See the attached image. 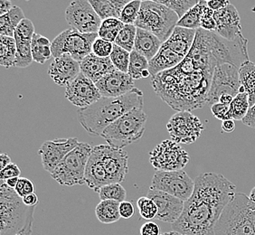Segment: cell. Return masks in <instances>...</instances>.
Here are the masks:
<instances>
[{
  "mask_svg": "<svg viewBox=\"0 0 255 235\" xmlns=\"http://www.w3.org/2000/svg\"><path fill=\"white\" fill-rule=\"evenodd\" d=\"M236 185L221 174L199 175L180 218L172 225L173 231L181 235H216V225L236 196Z\"/></svg>",
  "mask_w": 255,
  "mask_h": 235,
  "instance_id": "1",
  "label": "cell"
},
{
  "mask_svg": "<svg viewBox=\"0 0 255 235\" xmlns=\"http://www.w3.org/2000/svg\"><path fill=\"white\" fill-rule=\"evenodd\" d=\"M213 74L187 56L175 68L153 77L152 86L157 96L177 113L191 112L206 104Z\"/></svg>",
  "mask_w": 255,
  "mask_h": 235,
  "instance_id": "2",
  "label": "cell"
},
{
  "mask_svg": "<svg viewBox=\"0 0 255 235\" xmlns=\"http://www.w3.org/2000/svg\"><path fill=\"white\" fill-rule=\"evenodd\" d=\"M142 91L137 88L119 98L102 97L86 108L78 109L77 116L82 127L87 132L101 136L104 129L133 109H143Z\"/></svg>",
  "mask_w": 255,
  "mask_h": 235,
  "instance_id": "3",
  "label": "cell"
},
{
  "mask_svg": "<svg viewBox=\"0 0 255 235\" xmlns=\"http://www.w3.org/2000/svg\"><path fill=\"white\" fill-rule=\"evenodd\" d=\"M34 208L25 206L15 190L6 186L5 181H1V235H32Z\"/></svg>",
  "mask_w": 255,
  "mask_h": 235,
  "instance_id": "4",
  "label": "cell"
},
{
  "mask_svg": "<svg viewBox=\"0 0 255 235\" xmlns=\"http://www.w3.org/2000/svg\"><path fill=\"white\" fill-rule=\"evenodd\" d=\"M255 203L245 194H236L222 213L216 227V235H255L253 211Z\"/></svg>",
  "mask_w": 255,
  "mask_h": 235,
  "instance_id": "5",
  "label": "cell"
},
{
  "mask_svg": "<svg viewBox=\"0 0 255 235\" xmlns=\"http://www.w3.org/2000/svg\"><path fill=\"white\" fill-rule=\"evenodd\" d=\"M147 118L142 109H133L106 127L101 137L109 146L123 149L141 138L145 132Z\"/></svg>",
  "mask_w": 255,
  "mask_h": 235,
  "instance_id": "6",
  "label": "cell"
},
{
  "mask_svg": "<svg viewBox=\"0 0 255 235\" xmlns=\"http://www.w3.org/2000/svg\"><path fill=\"white\" fill-rule=\"evenodd\" d=\"M178 20L174 11L157 1H142L134 25L152 33L165 43L177 27Z\"/></svg>",
  "mask_w": 255,
  "mask_h": 235,
  "instance_id": "7",
  "label": "cell"
},
{
  "mask_svg": "<svg viewBox=\"0 0 255 235\" xmlns=\"http://www.w3.org/2000/svg\"><path fill=\"white\" fill-rule=\"evenodd\" d=\"M93 149L94 147L88 143H79L78 146L70 152L50 174L53 179L61 186L84 185L85 168Z\"/></svg>",
  "mask_w": 255,
  "mask_h": 235,
  "instance_id": "8",
  "label": "cell"
},
{
  "mask_svg": "<svg viewBox=\"0 0 255 235\" xmlns=\"http://www.w3.org/2000/svg\"><path fill=\"white\" fill-rule=\"evenodd\" d=\"M98 37V34H82L74 28L65 30L52 42L53 57L57 58L64 54H68L81 63L93 53V44Z\"/></svg>",
  "mask_w": 255,
  "mask_h": 235,
  "instance_id": "9",
  "label": "cell"
},
{
  "mask_svg": "<svg viewBox=\"0 0 255 235\" xmlns=\"http://www.w3.org/2000/svg\"><path fill=\"white\" fill-rule=\"evenodd\" d=\"M190 157L183 147L173 140H164L149 153V161L157 171L183 170Z\"/></svg>",
  "mask_w": 255,
  "mask_h": 235,
  "instance_id": "10",
  "label": "cell"
},
{
  "mask_svg": "<svg viewBox=\"0 0 255 235\" xmlns=\"http://www.w3.org/2000/svg\"><path fill=\"white\" fill-rule=\"evenodd\" d=\"M149 189L165 192L186 202L195 190V180L184 170L157 171L153 176Z\"/></svg>",
  "mask_w": 255,
  "mask_h": 235,
  "instance_id": "11",
  "label": "cell"
},
{
  "mask_svg": "<svg viewBox=\"0 0 255 235\" xmlns=\"http://www.w3.org/2000/svg\"><path fill=\"white\" fill-rule=\"evenodd\" d=\"M240 87L239 68L228 64L216 66L213 74L210 90L207 94L206 104L212 106L219 103V99L225 94L236 97L239 94Z\"/></svg>",
  "mask_w": 255,
  "mask_h": 235,
  "instance_id": "12",
  "label": "cell"
},
{
  "mask_svg": "<svg viewBox=\"0 0 255 235\" xmlns=\"http://www.w3.org/2000/svg\"><path fill=\"white\" fill-rule=\"evenodd\" d=\"M167 128L174 142L192 144L201 136L205 126L191 112H179L170 118Z\"/></svg>",
  "mask_w": 255,
  "mask_h": 235,
  "instance_id": "13",
  "label": "cell"
},
{
  "mask_svg": "<svg viewBox=\"0 0 255 235\" xmlns=\"http://www.w3.org/2000/svg\"><path fill=\"white\" fill-rule=\"evenodd\" d=\"M65 19L71 28L82 34H98L103 20L89 0H75L65 10Z\"/></svg>",
  "mask_w": 255,
  "mask_h": 235,
  "instance_id": "14",
  "label": "cell"
},
{
  "mask_svg": "<svg viewBox=\"0 0 255 235\" xmlns=\"http://www.w3.org/2000/svg\"><path fill=\"white\" fill-rule=\"evenodd\" d=\"M65 87V98L79 109L89 107L103 97L96 84L82 73Z\"/></svg>",
  "mask_w": 255,
  "mask_h": 235,
  "instance_id": "15",
  "label": "cell"
},
{
  "mask_svg": "<svg viewBox=\"0 0 255 235\" xmlns=\"http://www.w3.org/2000/svg\"><path fill=\"white\" fill-rule=\"evenodd\" d=\"M102 158L111 184H120L125 179L128 171V156L124 149H118L109 145L95 146Z\"/></svg>",
  "mask_w": 255,
  "mask_h": 235,
  "instance_id": "16",
  "label": "cell"
},
{
  "mask_svg": "<svg viewBox=\"0 0 255 235\" xmlns=\"http://www.w3.org/2000/svg\"><path fill=\"white\" fill-rule=\"evenodd\" d=\"M76 137L56 138L42 144L39 153L44 170L52 174L64 157L79 145Z\"/></svg>",
  "mask_w": 255,
  "mask_h": 235,
  "instance_id": "17",
  "label": "cell"
},
{
  "mask_svg": "<svg viewBox=\"0 0 255 235\" xmlns=\"http://www.w3.org/2000/svg\"><path fill=\"white\" fill-rule=\"evenodd\" d=\"M147 196L157 205V214L155 219L173 225L180 218L185 202L165 192L154 189H149Z\"/></svg>",
  "mask_w": 255,
  "mask_h": 235,
  "instance_id": "18",
  "label": "cell"
},
{
  "mask_svg": "<svg viewBox=\"0 0 255 235\" xmlns=\"http://www.w3.org/2000/svg\"><path fill=\"white\" fill-rule=\"evenodd\" d=\"M95 84L102 96L106 98L122 97L135 88L134 80L128 74L118 70L107 74Z\"/></svg>",
  "mask_w": 255,
  "mask_h": 235,
  "instance_id": "19",
  "label": "cell"
},
{
  "mask_svg": "<svg viewBox=\"0 0 255 235\" xmlns=\"http://www.w3.org/2000/svg\"><path fill=\"white\" fill-rule=\"evenodd\" d=\"M214 18L216 23V33L223 38L233 41L242 34L240 15L235 5L229 4L223 9L215 11Z\"/></svg>",
  "mask_w": 255,
  "mask_h": 235,
  "instance_id": "20",
  "label": "cell"
},
{
  "mask_svg": "<svg viewBox=\"0 0 255 235\" xmlns=\"http://www.w3.org/2000/svg\"><path fill=\"white\" fill-rule=\"evenodd\" d=\"M80 74V63L68 54L54 58L48 68L50 77L59 86H67Z\"/></svg>",
  "mask_w": 255,
  "mask_h": 235,
  "instance_id": "21",
  "label": "cell"
},
{
  "mask_svg": "<svg viewBox=\"0 0 255 235\" xmlns=\"http://www.w3.org/2000/svg\"><path fill=\"white\" fill-rule=\"evenodd\" d=\"M84 180L89 188L93 189L96 193L103 186L111 184L101 156L95 147H94L85 168Z\"/></svg>",
  "mask_w": 255,
  "mask_h": 235,
  "instance_id": "22",
  "label": "cell"
},
{
  "mask_svg": "<svg viewBox=\"0 0 255 235\" xmlns=\"http://www.w3.org/2000/svg\"><path fill=\"white\" fill-rule=\"evenodd\" d=\"M80 66L81 73L92 80L94 84L98 83L104 76L116 70L110 57L102 58L93 53L80 63Z\"/></svg>",
  "mask_w": 255,
  "mask_h": 235,
  "instance_id": "23",
  "label": "cell"
},
{
  "mask_svg": "<svg viewBox=\"0 0 255 235\" xmlns=\"http://www.w3.org/2000/svg\"><path fill=\"white\" fill-rule=\"evenodd\" d=\"M196 30L187 29L177 26L172 33L171 36L163 44L181 56L182 58L185 59L191 50L196 38Z\"/></svg>",
  "mask_w": 255,
  "mask_h": 235,
  "instance_id": "24",
  "label": "cell"
},
{
  "mask_svg": "<svg viewBox=\"0 0 255 235\" xmlns=\"http://www.w3.org/2000/svg\"><path fill=\"white\" fill-rule=\"evenodd\" d=\"M184 59L181 56H179L171 49H169L167 45L163 44L157 55L149 61L148 70L150 72V75L153 78L160 73L175 68Z\"/></svg>",
  "mask_w": 255,
  "mask_h": 235,
  "instance_id": "25",
  "label": "cell"
},
{
  "mask_svg": "<svg viewBox=\"0 0 255 235\" xmlns=\"http://www.w3.org/2000/svg\"><path fill=\"white\" fill-rule=\"evenodd\" d=\"M162 44L163 43L155 34L146 30L137 28V35L133 51H136L150 61L157 55L161 48Z\"/></svg>",
  "mask_w": 255,
  "mask_h": 235,
  "instance_id": "26",
  "label": "cell"
},
{
  "mask_svg": "<svg viewBox=\"0 0 255 235\" xmlns=\"http://www.w3.org/2000/svg\"><path fill=\"white\" fill-rule=\"evenodd\" d=\"M95 12L103 20L109 18H120L124 6L129 2L128 0H89Z\"/></svg>",
  "mask_w": 255,
  "mask_h": 235,
  "instance_id": "27",
  "label": "cell"
},
{
  "mask_svg": "<svg viewBox=\"0 0 255 235\" xmlns=\"http://www.w3.org/2000/svg\"><path fill=\"white\" fill-rule=\"evenodd\" d=\"M241 86L248 95L251 107L255 104V64L247 61L239 69Z\"/></svg>",
  "mask_w": 255,
  "mask_h": 235,
  "instance_id": "28",
  "label": "cell"
},
{
  "mask_svg": "<svg viewBox=\"0 0 255 235\" xmlns=\"http://www.w3.org/2000/svg\"><path fill=\"white\" fill-rule=\"evenodd\" d=\"M25 18L23 10L19 6L14 5L8 13L0 16V35L14 37L16 27Z\"/></svg>",
  "mask_w": 255,
  "mask_h": 235,
  "instance_id": "29",
  "label": "cell"
},
{
  "mask_svg": "<svg viewBox=\"0 0 255 235\" xmlns=\"http://www.w3.org/2000/svg\"><path fill=\"white\" fill-rule=\"evenodd\" d=\"M119 202L105 200L101 201L95 208L96 217L102 224L111 225L118 222L122 217L120 214Z\"/></svg>",
  "mask_w": 255,
  "mask_h": 235,
  "instance_id": "30",
  "label": "cell"
},
{
  "mask_svg": "<svg viewBox=\"0 0 255 235\" xmlns=\"http://www.w3.org/2000/svg\"><path fill=\"white\" fill-rule=\"evenodd\" d=\"M51 45L52 43L48 38L43 36L42 34L35 33L31 44L32 55L34 62L40 64H44L47 60H49L51 56H53Z\"/></svg>",
  "mask_w": 255,
  "mask_h": 235,
  "instance_id": "31",
  "label": "cell"
},
{
  "mask_svg": "<svg viewBox=\"0 0 255 235\" xmlns=\"http://www.w3.org/2000/svg\"><path fill=\"white\" fill-rule=\"evenodd\" d=\"M207 5V1H198L193 8L189 10L186 15L178 20L177 26L187 29L198 30L201 28L202 15L204 9Z\"/></svg>",
  "mask_w": 255,
  "mask_h": 235,
  "instance_id": "32",
  "label": "cell"
},
{
  "mask_svg": "<svg viewBox=\"0 0 255 235\" xmlns=\"http://www.w3.org/2000/svg\"><path fill=\"white\" fill-rule=\"evenodd\" d=\"M16 43L14 37L0 36V64L5 68L15 66Z\"/></svg>",
  "mask_w": 255,
  "mask_h": 235,
  "instance_id": "33",
  "label": "cell"
},
{
  "mask_svg": "<svg viewBox=\"0 0 255 235\" xmlns=\"http://www.w3.org/2000/svg\"><path fill=\"white\" fill-rule=\"evenodd\" d=\"M248 95L245 93H239L236 96L229 105V112L226 114V119L243 120L250 110Z\"/></svg>",
  "mask_w": 255,
  "mask_h": 235,
  "instance_id": "34",
  "label": "cell"
},
{
  "mask_svg": "<svg viewBox=\"0 0 255 235\" xmlns=\"http://www.w3.org/2000/svg\"><path fill=\"white\" fill-rule=\"evenodd\" d=\"M124 25L123 22L117 18L103 20L98 31L99 37L114 44Z\"/></svg>",
  "mask_w": 255,
  "mask_h": 235,
  "instance_id": "35",
  "label": "cell"
},
{
  "mask_svg": "<svg viewBox=\"0 0 255 235\" xmlns=\"http://www.w3.org/2000/svg\"><path fill=\"white\" fill-rule=\"evenodd\" d=\"M16 43V57L15 67L26 68L33 63L32 40L15 39Z\"/></svg>",
  "mask_w": 255,
  "mask_h": 235,
  "instance_id": "36",
  "label": "cell"
},
{
  "mask_svg": "<svg viewBox=\"0 0 255 235\" xmlns=\"http://www.w3.org/2000/svg\"><path fill=\"white\" fill-rule=\"evenodd\" d=\"M149 69V61L136 51L130 53V60L128 65V74L133 80H141L142 74L146 70Z\"/></svg>",
  "mask_w": 255,
  "mask_h": 235,
  "instance_id": "37",
  "label": "cell"
},
{
  "mask_svg": "<svg viewBox=\"0 0 255 235\" xmlns=\"http://www.w3.org/2000/svg\"><path fill=\"white\" fill-rule=\"evenodd\" d=\"M97 193L101 201L112 200L123 203L127 196V192L121 184H110L102 187Z\"/></svg>",
  "mask_w": 255,
  "mask_h": 235,
  "instance_id": "38",
  "label": "cell"
},
{
  "mask_svg": "<svg viewBox=\"0 0 255 235\" xmlns=\"http://www.w3.org/2000/svg\"><path fill=\"white\" fill-rule=\"evenodd\" d=\"M136 35H137V27L135 25H125L122 31L120 32L114 44L131 53L134 50Z\"/></svg>",
  "mask_w": 255,
  "mask_h": 235,
  "instance_id": "39",
  "label": "cell"
},
{
  "mask_svg": "<svg viewBox=\"0 0 255 235\" xmlns=\"http://www.w3.org/2000/svg\"><path fill=\"white\" fill-rule=\"evenodd\" d=\"M110 59L112 61L114 67L120 72L128 74L129 60H130V53L128 52L118 45L114 44L113 51L110 55Z\"/></svg>",
  "mask_w": 255,
  "mask_h": 235,
  "instance_id": "40",
  "label": "cell"
},
{
  "mask_svg": "<svg viewBox=\"0 0 255 235\" xmlns=\"http://www.w3.org/2000/svg\"><path fill=\"white\" fill-rule=\"evenodd\" d=\"M157 1L162 5L170 8L172 11H174L179 17V19L198 3V1L196 0H165V1L157 0Z\"/></svg>",
  "mask_w": 255,
  "mask_h": 235,
  "instance_id": "41",
  "label": "cell"
},
{
  "mask_svg": "<svg viewBox=\"0 0 255 235\" xmlns=\"http://www.w3.org/2000/svg\"><path fill=\"white\" fill-rule=\"evenodd\" d=\"M141 2L139 0L129 1L127 5L124 6L120 18L124 25H134L137 18V15L140 10Z\"/></svg>",
  "mask_w": 255,
  "mask_h": 235,
  "instance_id": "42",
  "label": "cell"
},
{
  "mask_svg": "<svg viewBox=\"0 0 255 235\" xmlns=\"http://www.w3.org/2000/svg\"><path fill=\"white\" fill-rule=\"evenodd\" d=\"M137 209L145 220L155 219L157 214V206L152 199L147 196H142L137 201Z\"/></svg>",
  "mask_w": 255,
  "mask_h": 235,
  "instance_id": "43",
  "label": "cell"
},
{
  "mask_svg": "<svg viewBox=\"0 0 255 235\" xmlns=\"http://www.w3.org/2000/svg\"><path fill=\"white\" fill-rule=\"evenodd\" d=\"M35 34L34 26L32 21L27 18L22 20L16 27L14 34L15 39L32 40Z\"/></svg>",
  "mask_w": 255,
  "mask_h": 235,
  "instance_id": "44",
  "label": "cell"
},
{
  "mask_svg": "<svg viewBox=\"0 0 255 235\" xmlns=\"http://www.w3.org/2000/svg\"><path fill=\"white\" fill-rule=\"evenodd\" d=\"M114 44L98 37L93 44V54L102 58H108L112 54Z\"/></svg>",
  "mask_w": 255,
  "mask_h": 235,
  "instance_id": "45",
  "label": "cell"
},
{
  "mask_svg": "<svg viewBox=\"0 0 255 235\" xmlns=\"http://www.w3.org/2000/svg\"><path fill=\"white\" fill-rule=\"evenodd\" d=\"M214 13H215V11H213L211 8H209L206 5L204 9L203 15H202V29L209 31V32H216V23L214 18Z\"/></svg>",
  "mask_w": 255,
  "mask_h": 235,
  "instance_id": "46",
  "label": "cell"
},
{
  "mask_svg": "<svg viewBox=\"0 0 255 235\" xmlns=\"http://www.w3.org/2000/svg\"><path fill=\"white\" fill-rule=\"evenodd\" d=\"M14 190L17 194V196L21 197V198H23L24 196H27V195L34 194V184L27 178L19 177V180L17 182V185L15 186Z\"/></svg>",
  "mask_w": 255,
  "mask_h": 235,
  "instance_id": "47",
  "label": "cell"
},
{
  "mask_svg": "<svg viewBox=\"0 0 255 235\" xmlns=\"http://www.w3.org/2000/svg\"><path fill=\"white\" fill-rule=\"evenodd\" d=\"M20 175L21 170L18 166L15 163H11L7 167H5L0 171V179L1 181H5L12 177H19Z\"/></svg>",
  "mask_w": 255,
  "mask_h": 235,
  "instance_id": "48",
  "label": "cell"
},
{
  "mask_svg": "<svg viewBox=\"0 0 255 235\" xmlns=\"http://www.w3.org/2000/svg\"><path fill=\"white\" fill-rule=\"evenodd\" d=\"M211 112L214 117L224 121L226 119V114L229 112V105L220 103H216V104L212 105Z\"/></svg>",
  "mask_w": 255,
  "mask_h": 235,
  "instance_id": "49",
  "label": "cell"
},
{
  "mask_svg": "<svg viewBox=\"0 0 255 235\" xmlns=\"http://www.w3.org/2000/svg\"><path fill=\"white\" fill-rule=\"evenodd\" d=\"M140 235H161V229L156 223L147 222L141 226Z\"/></svg>",
  "mask_w": 255,
  "mask_h": 235,
  "instance_id": "50",
  "label": "cell"
},
{
  "mask_svg": "<svg viewBox=\"0 0 255 235\" xmlns=\"http://www.w3.org/2000/svg\"><path fill=\"white\" fill-rule=\"evenodd\" d=\"M120 214L121 217L124 219L131 218L135 214V209L130 202L124 201L120 204Z\"/></svg>",
  "mask_w": 255,
  "mask_h": 235,
  "instance_id": "51",
  "label": "cell"
},
{
  "mask_svg": "<svg viewBox=\"0 0 255 235\" xmlns=\"http://www.w3.org/2000/svg\"><path fill=\"white\" fill-rule=\"evenodd\" d=\"M230 4L227 0H209L207 1V6L213 11H218L226 7Z\"/></svg>",
  "mask_w": 255,
  "mask_h": 235,
  "instance_id": "52",
  "label": "cell"
},
{
  "mask_svg": "<svg viewBox=\"0 0 255 235\" xmlns=\"http://www.w3.org/2000/svg\"><path fill=\"white\" fill-rule=\"evenodd\" d=\"M242 121L244 125L252 128H255V104L253 107H251L246 118Z\"/></svg>",
  "mask_w": 255,
  "mask_h": 235,
  "instance_id": "53",
  "label": "cell"
},
{
  "mask_svg": "<svg viewBox=\"0 0 255 235\" xmlns=\"http://www.w3.org/2000/svg\"><path fill=\"white\" fill-rule=\"evenodd\" d=\"M22 200L24 202L25 206H29V207H35V206H37V204H38V197L34 193L24 196L22 198Z\"/></svg>",
  "mask_w": 255,
  "mask_h": 235,
  "instance_id": "54",
  "label": "cell"
},
{
  "mask_svg": "<svg viewBox=\"0 0 255 235\" xmlns=\"http://www.w3.org/2000/svg\"><path fill=\"white\" fill-rule=\"evenodd\" d=\"M13 6L14 5L9 0H0V16L8 13Z\"/></svg>",
  "mask_w": 255,
  "mask_h": 235,
  "instance_id": "55",
  "label": "cell"
},
{
  "mask_svg": "<svg viewBox=\"0 0 255 235\" xmlns=\"http://www.w3.org/2000/svg\"><path fill=\"white\" fill-rule=\"evenodd\" d=\"M222 129L226 133L233 132L236 129V123L234 119H226L222 123Z\"/></svg>",
  "mask_w": 255,
  "mask_h": 235,
  "instance_id": "56",
  "label": "cell"
},
{
  "mask_svg": "<svg viewBox=\"0 0 255 235\" xmlns=\"http://www.w3.org/2000/svg\"><path fill=\"white\" fill-rule=\"evenodd\" d=\"M11 163H12L11 162V158H10L9 156L7 154L2 153L0 155V168H1V170L4 169L5 167H7Z\"/></svg>",
  "mask_w": 255,
  "mask_h": 235,
  "instance_id": "57",
  "label": "cell"
},
{
  "mask_svg": "<svg viewBox=\"0 0 255 235\" xmlns=\"http://www.w3.org/2000/svg\"><path fill=\"white\" fill-rule=\"evenodd\" d=\"M234 98H235V97H233L232 95L225 94V95H222L220 99H219V103H223V104H226V105H230Z\"/></svg>",
  "mask_w": 255,
  "mask_h": 235,
  "instance_id": "58",
  "label": "cell"
},
{
  "mask_svg": "<svg viewBox=\"0 0 255 235\" xmlns=\"http://www.w3.org/2000/svg\"><path fill=\"white\" fill-rule=\"evenodd\" d=\"M18 180H19V177H12V178L5 180V185L10 187V188H12V189H15Z\"/></svg>",
  "mask_w": 255,
  "mask_h": 235,
  "instance_id": "59",
  "label": "cell"
},
{
  "mask_svg": "<svg viewBox=\"0 0 255 235\" xmlns=\"http://www.w3.org/2000/svg\"><path fill=\"white\" fill-rule=\"evenodd\" d=\"M249 198H250L251 201H253L254 203H255V186L253 188V189H252L250 195H249Z\"/></svg>",
  "mask_w": 255,
  "mask_h": 235,
  "instance_id": "60",
  "label": "cell"
},
{
  "mask_svg": "<svg viewBox=\"0 0 255 235\" xmlns=\"http://www.w3.org/2000/svg\"><path fill=\"white\" fill-rule=\"evenodd\" d=\"M161 235H181L179 233H177L176 231H171V232H167V233H164Z\"/></svg>",
  "mask_w": 255,
  "mask_h": 235,
  "instance_id": "61",
  "label": "cell"
},
{
  "mask_svg": "<svg viewBox=\"0 0 255 235\" xmlns=\"http://www.w3.org/2000/svg\"><path fill=\"white\" fill-rule=\"evenodd\" d=\"M253 224H254V226H255V209L253 211Z\"/></svg>",
  "mask_w": 255,
  "mask_h": 235,
  "instance_id": "62",
  "label": "cell"
}]
</instances>
